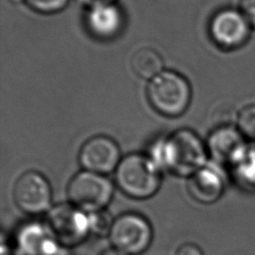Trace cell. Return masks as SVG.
Here are the masks:
<instances>
[{
    "label": "cell",
    "mask_w": 255,
    "mask_h": 255,
    "mask_svg": "<svg viewBox=\"0 0 255 255\" xmlns=\"http://www.w3.org/2000/svg\"><path fill=\"white\" fill-rule=\"evenodd\" d=\"M147 156L160 171L165 170L179 177L191 176L209 161L206 143L187 128L152 142Z\"/></svg>",
    "instance_id": "cell-1"
},
{
    "label": "cell",
    "mask_w": 255,
    "mask_h": 255,
    "mask_svg": "<svg viewBox=\"0 0 255 255\" xmlns=\"http://www.w3.org/2000/svg\"><path fill=\"white\" fill-rule=\"evenodd\" d=\"M115 181L128 197L143 200L160 188L161 171L147 154L130 153L122 158L115 171Z\"/></svg>",
    "instance_id": "cell-2"
},
{
    "label": "cell",
    "mask_w": 255,
    "mask_h": 255,
    "mask_svg": "<svg viewBox=\"0 0 255 255\" xmlns=\"http://www.w3.org/2000/svg\"><path fill=\"white\" fill-rule=\"evenodd\" d=\"M147 100L154 111L165 117H178L189 106L191 88L188 81L174 71H162L149 81Z\"/></svg>",
    "instance_id": "cell-3"
},
{
    "label": "cell",
    "mask_w": 255,
    "mask_h": 255,
    "mask_svg": "<svg viewBox=\"0 0 255 255\" xmlns=\"http://www.w3.org/2000/svg\"><path fill=\"white\" fill-rule=\"evenodd\" d=\"M113 196V182L106 175L87 170L76 173L67 186L69 202L87 213L106 209Z\"/></svg>",
    "instance_id": "cell-4"
},
{
    "label": "cell",
    "mask_w": 255,
    "mask_h": 255,
    "mask_svg": "<svg viewBox=\"0 0 255 255\" xmlns=\"http://www.w3.org/2000/svg\"><path fill=\"white\" fill-rule=\"evenodd\" d=\"M108 237L112 247L128 255H139L150 246L153 230L143 215L125 212L115 218Z\"/></svg>",
    "instance_id": "cell-5"
},
{
    "label": "cell",
    "mask_w": 255,
    "mask_h": 255,
    "mask_svg": "<svg viewBox=\"0 0 255 255\" xmlns=\"http://www.w3.org/2000/svg\"><path fill=\"white\" fill-rule=\"evenodd\" d=\"M46 223L66 248L79 245L91 234L89 213L70 202L53 205L47 213Z\"/></svg>",
    "instance_id": "cell-6"
},
{
    "label": "cell",
    "mask_w": 255,
    "mask_h": 255,
    "mask_svg": "<svg viewBox=\"0 0 255 255\" xmlns=\"http://www.w3.org/2000/svg\"><path fill=\"white\" fill-rule=\"evenodd\" d=\"M13 199L17 207L29 215L47 214L53 207L52 186L41 172L28 170L15 181Z\"/></svg>",
    "instance_id": "cell-7"
},
{
    "label": "cell",
    "mask_w": 255,
    "mask_h": 255,
    "mask_svg": "<svg viewBox=\"0 0 255 255\" xmlns=\"http://www.w3.org/2000/svg\"><path fill=\"white\" fill-rule=\"evenodd\" d=\"M252 27L239 8H224L216 12L208 26L209 35L223 50H236L250 39Z\"/></svg>",
    "instance_id": "cell-8"
},
{
    "label": "cell",
    "mask_w": 255,
    "mask_h": 255,
    "mask_svg": "<svg viewBox=\"0 0 255 255\" xmlns=\"http://www.w3.org/2000/svg\"><path fill=\"white\" fill-rule=\"evenodd\" d=\"M16 252L19 255H66L64 247L49 225L32 220L20 225L15 234Z\"/></svg>",
    "instance_id": "cell-9"
},
{
    "label": "cell",
    "mask_w": 255,
    "mask_h": 255,
    "mask_svg": "<svg viewBox=\"0 0 255 255\" xmlns=\"http://www.w3.org/2000/svg\"><path fill=\"white\" fill-rule=\"evenodd\" d=\"M78 158L83 170L103 175L116 171L122 160L118 143L102 134L89 138L82 145Z\"/></svg>",
    "instance_id": "cell-10"
},
{
    "label": "cell",
    "mask_w": 255,
    "mask_h": 255,
    "mask_svg": "<svg viewBox=\"0 0 255 255\" xmlns=\"http://www.w3.org/2000/svg\"><path fill=\"white\" fill-rule=\"evenodd\" d=\"M248 140L236 126H221L208 136L206 147L212 161L222 166H233L245 153Z\"/></svg>",
    "instance_id": "cell-11"
},
{
    "label": "cell",
    "mask_w": 255,
    "mask_h": 255,
    "mask_svg": "<svg viewBox=\"0 0 255 255\" xmlns=\"http://www.w3.org/2000/svg\"><path fill=\"white\" fill-rule=\"evenodd\" d=\"M224 166L208 161L194 172L187 180V191L190 197L201 204H212L224 194L227 175Z\"/></svg>",
    "instance_id": "cell-12"
},
{
    "label": "cell",
    "mask_w": 255,
    "mask_h": 255,
    "mask_svg": "<svg viewBox=\"0 0 255 255\" xmlns=\"http://www.w3.org/2000/svg\"><path fill=\"white\" fill-rule=\"evenodd\" d=\"M85 25L94 38L108 41L116 38L125 25L122 9L115 3L88 7L85 14Z\"/></svg>",
    "instance_id": "cell-13"
},
{
    "label": "cell",
    "mask_w": 255,
    "mask_h": 255,
    "mask_svg": "<svg viewBox=\"0 0 255 255\" xmlns=\"http://www.w3.org/2000/svg\"><path fill=\"white\" fill-rule=\"evenodd\" d=\"M130 67L139 78L150 81L162 72L163 61L157 51L143 47L136 50L131 56Z\"/></svg>",
    "instance_id": "cell-14"
},
{
    "label": "cell",
    "mask_w": 255,
    "mask_h": 255,
    "mask_svg": "<svg viewBox=\"0 0 255 255\" xmlns=\"http://www.w3.org/2000/svg\"><path fill=\"white\" fill-rule=\"evenodd\" d=\"M233 181L242 189L255 191V145H249L243 156L230 167Z\"/></svg>",
    "instance_id": "cell-15"
},
{
    "label": "cell",
    "mask_w": 255,
    "mask_h": 255,
    "mask_svg": "<svg viewBox=\"0 0 255 255\" xmlns=\"http://www.w3.org/2000/svg\"><path fill=\"white\" fill-rule=\"evenodd\" d=\"M236 128L247 140L255 141V104L240 109L236 118Z\"/></svg>",
    "instance_id": "cell-16"
},
{
    "label": "cell",
    "mask_w": 255,
    "mask_h": 255,
    "mask_svg": "<svg viewBox=\"0 0 255 255\" xmlns=\"http://www.w3.org/2000/svg\"><path fill=\"white\" fill-rule=\"evenodd\" d=\"M91 234H96L98 236H109L112 225L115 218L112 217L107 209L89 213Z\"/></svg>",
    "instance_id": "cell-17"
},
{
    "label": "cell",
    "mask_w": 255,
    "mask_h": 255,
    "mask_svg": "<svg viewBox=\"0 0 255 255\" xmlns=\"http://www.w3.org/2000/svg\"><path fill=\"white\" fill-rule=\"evenodd\" d=\"M32 10L42 14H54L62 11L70 0H22Z\"/></svg>",
    "instance_id": "cell-18"
},
{
    "label": "cell",
    "mask_w": 255,
    "mask_h": 255,
    "mask_svg": "<svg viewBox=\"0 0 255 255\" xmlns=\"http://www.w3.org/2000/svg\"><path fill=\"white\" fill-rule=\"evenodd\" d=\"M252 29L255 30V0H239V7Z\"/></svg>",
    "instance_id": "cell-19"
},
{
    "label": "cell",
    "mask_w": 255,
    "mask_h": 255,
    "mask_svg": "<svg viewBox=\"0 0 255 255\" xmlns=\"http://www.w3.org/2000/svg\"><path fill=\"white\" fill-rule=\"evenodd\" d=\"M175 255H204V253L197 244L185 242L176 249Z\"/></svg>",
    "instance_id": "cell-20"
},
{
    "label": "cell",
    "mask_w": 255,
    "mask_h": 255,
    "mask_svg": "<svg viewBox=\"0 0 255 255\" xmlns=\"http://www.w3.org/2000/svg\"><path fill=\"white\" fill-rule=\"evenodd\" d=\"M80 3L92 7L96 5H101V4H108V3H115L116 0H78Z\"/></svg>",
    "instance_id": "cell-21"
},
{
    "label": "cell",
    "mask_w": 255,
    "mask_h": 255,
    "mask_svg": "<svg viewBox=\"0 0 255 255\" xmlns=\"http://www.w3.org/2000/svg\"><path fill=\"white\" fill-rule=\"evenodd\" d=\"M0 253L1 255H19L17 252H13L9 246L5 243L4 238L2 237V241H1V249H0Z\"/></svg>",
    "instance_id": "cell-22"
},
{
    "label": "cell",
    "mask_w": 255,
    "mask_h": 255,
    "mask_svg": "<svg viewBox=\"0 0 255 255\" xmlns=\"http://www.w3.org/2000/svg\"><path fill=\"white\" fill-rule=\"evenodd\" d=\"M101 255H128V254H126L114 247H111L110 249H107L104 252H102Z\"/></svg>",
    "instance_id": "cell-23"
}]
</instances>
